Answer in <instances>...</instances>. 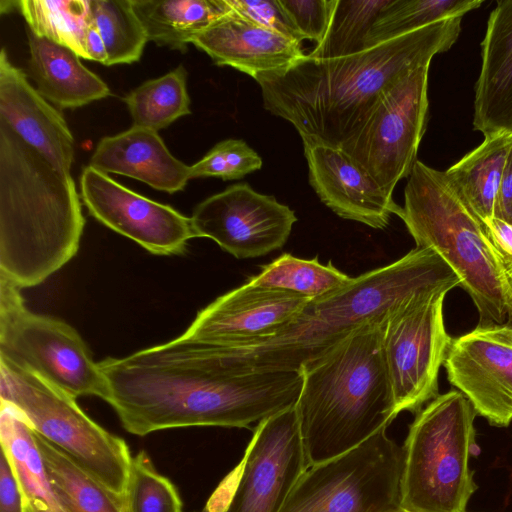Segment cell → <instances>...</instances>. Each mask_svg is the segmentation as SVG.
I'll return each mask as SVG.
<instances>
[{"label":"cell","instance_id":"obj_35","mask_svg":"<svg viewBox=\"0 0 512 512\" xmlns=\"http://www.w3.org/2000/svg\"><path fill=\"white\" fill-rule=\"evenodd\" d=\"M262 158L242 139L218 142L198 162L190 166L192 178L216 177L236 180L261 169Z\"/></svg>","mask_w":512,"mask_h":512},{"label":"cell","instance_id":"obj_14","mask_svg":"<svg viewBox=\"0 0 512 512\" xmlns=\"http://www.w3.org/2000/svg\"><path fill=\"white\" fill-rule=\"evenodd\" d=\"M190 218L195 237L214 240L237 259L282 248L297 221L291 208L248 183L231 185L206 198Z\"/></svg>","mask_w":512,"mask_h":512},{"label":"cell","instance_id":"obj_2","mask_svg":"<svg viewBox=\"0 0 512 512\" xmlns=\"http://www.w3.org/2000/svg\"><path fill=\"white\" fill-rule=\"evenodd\" d=\"M462 18L441 20L348 56L305 54L286 69L255 79L263 106L290 122L303 143L340 147L384 93L454 45Z\"/></svg>","mask_w":512,"mask_h":512},{"label":"cell","instance_id":"obj_27","mask_svg":"<svg viewBox=\"0 0 512 512\" xmlns=\"http://www.w3.org/2000/svg\"><path fill=\"white\" fill-rule=\"evenodd\" d=\"M0 440L26 502L40 501L54 512H65L51 489L33 428L20 410L5 401H1Z\"/></svg>","mask_w":512,"mask_h":512},{"label":"cell","instance_id":"obj_42","mask_svg":"<svg viewBox=\"0 0 512 512\" xmlns=\"http://www.w3.org/2000/svg\"><path fill=\"white\" fill-rule=\"evenodd\" d=\"M28 512H54L46 503L40 501L27 502Z\"/></svg>","mask_w":512,"mask_h":512},{"label":"cell","instance_id":"obj_40","mask_svg":"<svg viewBox=\"0 0 512 512\" xmlns=\"http://www.w3.org/2000/svg\"><path fill=\"white\" fill-rule=\"evenodd\" d=\"M494 217L512 225V147L507 158Z\"/></svg>","mask_w":512,"mask_h":512},{"label":"cell","instance_id":"obj_32","mask_svg":"<svg viewBox=\"0 0 512 512\" xmlns=\"http://www.w3.org/2000/svg\"><path fill=\"white\" fill-rule=\"evenodd\" d=\"M90 18L105 44L106 66L137 62L148 41L131 0H89Z\"/></svg>","mask_w":512,"mask_h":512},{"label":"cell","instance_id":"obj_7","mask_svg":"<svg viewBox=\"0 0 512 512\" xmlns=\"http://www.w3.org/2000/svg\"><path fill=\"white\" fill-rule=\"evenodd\" d=\"M476 415L458 390L438 395L417 413L403 446L402 508L466 512L477 489L469 468Z\"/></svg>","mask_w":512,"mask_h":512},{"label":"cell","instance_id":"obj_15","mask_svg":"<svg viewBox=\"0 0 512 512\" xmlns=\"http://www.w3.org/2000/svg\"><path fill=\"white\" fill-rule=\"evenodd\" d=\"M80 188L94 218L152 254H183L195 237L191 218L124 187L90 165L82 171Z\"/></svg>","mask_w":512,"mask_h":512},{"label":"cell","instance_id":"obj_25","mask_svg":"<svg viewBox=\"0 0 512 512\" xmlns=\"http://www.w3.org/2000/svg\"><path fill=\"white\" fill-rule=\"evenodd\" d=\"M148 41L187 51L189 43L231 8L226 0H131Z\"/></svg>","mask_w":512,"mask_h":512},{"label":"cell","instance_id":"obj_26","mask_svg":"<svg viewBox=\"0 0 512 512\" xmlns=\"http://www.w3.org/2000/svg\"><path fill=\"white\" fill-rule=\"evenodd\" d=\"M55 498L65 512H126L117 495L34 431Z\"/></svg>","mask_w":512,"mask_h":512},{"label":"cell","instance_id":"obj_20","mask_svg":"<svg viewBox=\"0 0 512 512\" xmlns=\"http://www.w3.org/2000/svg\"><path fill=\"white\" fill-rule=\"evenodd\" d=\"M218 66L256 79L288 68L305 56L302 42L266 29L232 9L192 40Z\"/></svg>","mask_w":512,"mask_h":512},{"label":"cell","instance_id":"obj_38","mask_svg":"<svg viewBox=\"0 0 512 512\" xmlns=\"http://www.w3.org/2000/svg\"><path fill=\"white\" fill-rule=\"evenodd\" d=\"M0 512H28L21 485L2 449L0 457Z\"/></svg>","mask_w":512,"mask_h":512},{"label":"cell","instance_id":"obj_16","mask_svg":"<svg viewBox=\"0 0 512 512\" xmlns=\"http://www.w3.org/2000/svg\"><path fill=\"white\" fill-rule=\"evenodd\" d=\"M447 378L492 426L512 421V325H478L452 338Z\"/></svg>","mask_w":512,"mask_h":512},{"label":"cell","instance_id":"obj_13","mask_svg":"<svg viewBox=\"0 0 512 512\" xmlns=\"http://www.w3.org/2000/svg\"><path fill=\"white\" fill-rule=\"evenodd\" d=\"M429 67L417 68L384 93L339 147L389 196L417 161L428 117Z\"/></svg>","mask_w":512,"mask_h":512},{"label":"cell","instance_id":"obj_37","mask_svg":"<svg viewBox=\"0 0 512 512\" xmlns=\"http://www.w3.org/2000/svg\"><path fill=\"white\" fill-rule=\"evenodd\" d=\"M230 8L244 18L290 39L303 42L296 33L278 0H226Z\"/></svg>","mask_w":512,"mask_h":512},{"label":"cell","instance_id":"obj_12","mask_svg":"<svg viewBox=\"0 0 512 512\" xmlns=\"http://www.w3.org/2000/svg\"><path fill=\"white\" fill-rule=\"evenodd\" d=\"M448 292L418 293L388 314L382 345L397 414L418 413L439 395V370L452 339L443 319Z\"/></svg>","mask_w":512,"mask_h":512},{"label":"cell","instance_id":"obj_4","mask_svg":"<svg viewBox=\"0 0 512 512\" xmlns=\"http://www.w3.org/2000/svg\"><path fill=\"white\" fill-rule=\"evenodd\" d=\"M84 225L71 174L0 121V275L41 284L76 255Z\"/></svg>","mask_w":512,"mask_h":512},{"label":"cell","instance_id":"obj_18","mask_svg":"<svg viewBox=\"0 0 512 512\" xmlns=\"http://www.w3.org/2000/svg\"><path fill=\"white\" fill-rule=\"evenodd\" d=\"M309 182L322 203L341 218L374 229L388 226L401 206L341 148L303 143Z\"/></svg>","mask_w":512,"mask_h":512},{"label":"cell","instance_id":"obj_28","mask_svg":"<svg viewBox=\"0 0 512 512\" xmlns=\"http://www.w3.org/2000/svg\"><path fill=\"white\" fill-rule=\"evenodd\" d=\"M124 101L133 125L159 131L191 113L187 72L183 65L133 89Z\"/></svg>","mask_w":512,"mask_h":512},{"label":"cell","instance_id":"obj_10","mask_svg":"<svg viewBox=\"0 0 512 512\" xmlns=\"http://www.w3.org/2000/svg\"><path fill=\"white\" fill-rule=\"evenodd\" d=\"M20 290L0 275V357L75 399L92 395L106 400L103 374L78 332L62 320L28 310Z\"/></svg>","mask_w":512,"mask_h":512},{"label":"cell","instance_id":"obj_23","mask_svg":"<svg viewBox=\"0 0 512 512\" xmlns=\"http://www.w3.org/2000/svg\"><path fill=\"white\" fill-rule=\"evenodd\" d=\"M28 70L37 91L60 109H74L110 95L107 84L70 48L28 30Z\"/></svg>","mask_w":512,"mask_h":512},{"label":"cell","instance_id":"obj_24","mask_svg":"<svg viewBox=\"0 0 512 512\" xmlns=\"http://www.w3.org/2000/svg\"><path fill=\"white\" fill-rule=\"evenodd\" d=\"M511 147L512 134L486 136L479 146L444 171L459 196L483 224L494 217Z\"/></svg>","mask_w":512,"mask_h":512},{"label":"cell","instance_id":"obj_1","mask_svg":"<svg viewBox=\"0 0 512 512\" xmlns=\"http://www.w3.org/2000/svg\"><path fill=\"white\" fill-rule=\"evenodd\" d=\"M108 402L130 433L179 427L250 428L294 407L300 372H233L212 346L181 336L124 358L98 362Z\"/></svg>","mask_w":512,"mask_h":512},{"label":"cell","instance_id":"obj_22","mask_svg":"<svg viewBox=\"0 0 512 512\" xmlns=\"http://www.w3.org/2000/svg\"><path fill=\"white\" fill-rule=\"evenodd\" d=\"M89 165L167 193L182 191L191 179L190 166L170 153L157 131L135 125L102 138Z\"/></svg>","mask_w":512,"mask_h":512},{"label":"cell","instance_id":"obj_21","mask_svg":"<svg viewBox=\"0 0 512 512\" xmlns=\"http://www.w3.org/2000/svg\"><path fill=\"white\" fill-rule=\"evenodd\" d=\"M475 86L474 130L484 137L512 134V0H499L482 41Z\"/></svg>","mask_w":512,"mask_h":512},{"label":"cell","instance_id":"obj_11","mask_svg":"<svg viewBox=\"0 0 512 512\" xmlns=\"http://www.w3.org/2000/svg\"><path fill=\"white\" fill-rule=\"evenodd\" d=\"M308 467L294 406L258 423L241 462L204 512H280Z\"/></svg>","mask_w":512,"mask_h":512},{"label":"cell","instance_id":"obj_43","mask_svg":"<svg viewBox=\"0 0 512 512\" xmlns=\"http://www.w3.org/2000/svg\"><path fill=\"white\" fill-rule=\"evenodd\" d=\"M387 512H411V511H408L402 507H398L396 509H393V510H390V511H387Z\"/></svg>","mask_w":512,"mask_h":512},{"label":"cell","instance_id":"obj_31","mask_svg":"<svg viewBox=\"0 0 512 512\" xmlns=\"http://www.w3.org/2000/svg\"><path fill=\"white\" fill-rule=\"evenodd\" d=\"M482 3L481 0H391L370 28L365 49L441 20L463 17Z\"/></svg>","mask_w":512,"mask_h":512},{"label":"cell","instance_id":"obj_17","mask_svg":"<svg viewBox=\"0 0 512 512\" xmlns=\"http://www.w3.org/2000/svg\"><path fill=\"white\" fill-rule=\"evenodd\" d=\"M309 301L290 291L246 282L200 310L181 337L219 347L247 345L289 325Z\"/></svg>","mask_w":512,"mask_h":512},{"label":"cell","instance_id":"obj_19","mask_svg":"<svg viewBox=\"0 0 512 512\" xmlns=\"http://www.w3.org/2000/svg\"><path fill=\"white\" fill-rule=\"evenodd\" d=\"M0 121L54 167L70 173L74 138L65 119L11 63L4 48L0 53Z\"/></svg>","mask_w":512,"mask_h":512},{"label":"cell","instance_id":"obj_8","mask_svg":"<svg viewBox=\"0 0 512 512\" xmlns=\"http://www.w3.org/2000/svg\"><path fill=\"white\" fill-rule=\"evenodd\" d=\"M1 401L33 430L117 495L126 489L132 456L126 442L94 422L75 398L0 357Z\"/></svg>","mask_w":512,"mask_h":512},{"label":"cell","instance_id":"obj_3","mask_svg":"<svg viewBox=\"0 0 512 512\" xmlns=\"http://www.w3.org/2000/svg\"><path fill=\"white\" fill-rule=\"evenodd\" d=\"M451 267L431 248H414L400 259L365 272L343 288L310 300L273 336L237 346H214L233 372H300L302 366L348 337L364 323L410 297L460 286Z\"/></svg>","mask_w":512,"mask_h":512},{"label":"cell","instance_id":"obj_33","mask_svg":"<svg viewBox=\"0 0 512 512\" xmlns=\"http://www.w3.org/2000/svg\"><path fill=\"white\" fill-rule=\"evenodd\" d=\"M391 0H337L323 40L307 55L337 58L365 49V39L378 14Z\"/></svg>","mask_w":512,"mask_h":512},{"label":"cell","instance_id":"obj_30","mask_svg":"<svg viewBox=\"0 0 512 512\" xmlns=\"http://www.w3.org/2000/svg\"><path fill=\"white\" fill-rule=\"evenodd\" d=\"M352 279L331 262L323 265L317 257L308 260L284 253L273 262L263 265L261 272L250 277L247 282L290 291L313 300L343 288Z\"/></svg>","mask_w":512,"mask_h":512},{"label":"cell","instance_id":"obj_36","mask_svg":"<svg viewBox=\"0 0 512 512\" xmlns=\"http://www.w3.org/2000/svg\"><path fill=\"white\" fill-rule=\"evenodd\" d=\"M278 3L301 40L319 44L327 33L337 0H278Z\"/></svg>","mask_w":512,"mask_h":512},{"label":"cell","instance_id":"obj_29","mask_svg":"<svg viewBox=\"0 0 512 512\" xmlns=\"http://www.w3.org/2000/svg\"><path fill=\"white\" fill-rule=\"evenodd\" d=\"M15 9L37 36L73 50L87 59L85 34L90 23L89 0H19Z\"/></svg>","mask_w":512,"mask_h":512},{"label":"cell","instance_id":"obj_41","mask_svg":"<svg viewBox=\"0 0 512 512\" xmlns=\"http://www.w3.org/2000/svg\"><path fill=\"white\" fill-rule=\"evenodd\" d=\"M85 50L87 59L94 60L105 65L107 61L105 44L100 32L91 18L85 34Z\"/></svg>","mask_w":512,"mask_h":512},{"label":"cell","instance_id":"obj_5","mask_svg":"<svg viewBox=\"0 0 512 512\" xmlns=\"http://www.w3.org/2000/svg\"><path fill=\"white\" fill-rule=\"evenodd\" d=\"M388 314L302 366L295 408L309 466L357 447L398 415L382 345Z\"/></svg>","mask_w":512,"mask_h":512},{"label":"cell","instance_id":"obj_39","mask_svg":"<svg viewBox=\"0 0 512 512\" xmlns=\"http://www.w3.org/2000/svg\"><path fill=\"white\" fill-rule=\"evenodd\" d=\"M488 237L512 281V225L493 217L485 222Z\"/></svg>","mask_w":512,"mask_h":512},{"label":"cell","instance_id":"obj_6","mask_svg":"<svg viewBox=\"0 0 512 512\" xmlns=\"http://www.w3.org/2000/svg\"><path fill=\"white\" fill-rule=\"evenodd\" d=\"M416 247L431 248L451 267L479 313V325H512V281L485 225L445 175L417 160L398 215Z\"/></svg>","mask_w":512,"mask_h":512},{"label":"cell","instance_id":"obj_34","mask_svg":"<svg viewBox=\"0 0 512 512\" xmlns=\"http://www.w3.org/2000/svg\"><path fill=\"white\" fill-rule=\"evenodd\" d=\"M123 498L126 512H183L177 488L145 451L132 457Z\"/></svg>","mask_w":512,"mask_h":512},{"label":"cell","instance_id":"obj_9","mask_svg":"<svg viewBox=\"0 0 512 512\" xmlns=\"http://www.w3.org/2000/svg\"><path fill=\"white\" fill-rule=\"evenodd\" d=\"M403 447L386 429L350 451L309 466L280 512H387L401 507Z\"/></svg>","mask_w":512,"mask_h":512}]
</instances>
